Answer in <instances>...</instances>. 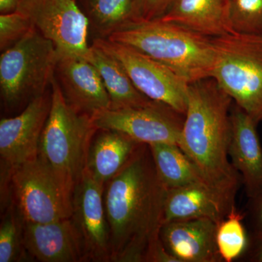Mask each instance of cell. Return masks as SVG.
Listing matches in <instances>:
<instances>
[{
	"label": "cell",
	"instance_id": "1",
	"mask_svg": "<svg viewBox=\"0 0 262 262\" xmlns=\"http://www.w3.org/2000/svg\"><path fill=\"white\" fill-rule=\"evenodd\" d=\"M168 189L160 180L148 144L104 186L110 231V261L151 262L160 244Z\"/></svg>",
	"mask_w": 262,
	"mask_h": 262
},
{
	"label": "cell",
	"instance_id": "2",
	"mask_svg": "<svg viewBox=\"0 0 262 262\" xmlns=\"http://www.w3.org/2000/svg\"><path fill=\"white\" fill-rule=\"evenodd\" d=\"M233 103L213 78L189 84L178 146L208 184L237 191L242 179L228 155Z\"/></svg>",
	"mask_w": 262,
	"mask_h": 262
},
{
	"label": "cell",
	"instance_id": "3",
	"mask_svg": "<svg viewBox=\"0 0 262 262\" xmlns=\"http://www.w3.org/2000/svg\"><path fill=\"white\" fill-rule=\"evenodd\" d=\"M107 39L151 57L189 84L211 78L215 61L213 38L182 26L161 19L129 20Z\"/></svg>",
	"mask_w": 262,
	"mask_h": 262
},
{
	"label": "cell",
	"instance_id": "4",
	"mask_svg": "<svg viewBox=\"0 0 262 262\" xmlns=\"http://www.w3.org/2000/svg\"><path fill=\"white\" fill-rule=\"evenodd\" d=\"M91 115L69 104L56 77L51 84V107L39 141L42 158L74 190L84 173L96 131Z\"/></svg>",
	"mask_w": 262,
	"mask_h": 262
},
{
	"label": "cell",
	"instance_id": "5",
	"mask_svg": "<svg viewBox=\"0 0 262 262\" xmlns=\"http://www.w3.org/2000/svg\"><path fill=\"white\" fill-rule=\"evenodd\" d=\"M59 53L33 28L0 56V91L4 106L15 110L47 92L56 77Z\"/></svg>",
	"mask_w": 262,
	"mask_h": 262
},
{
	"label": "cell",
	"instance_id": "6",
	"mask_svg": "<svg viewBox=\"0 0 262 262\" xmlns=\"http://www.w3.org/2000/svg\"><path fill=\"white\" fill-rule=\"evenodd\" d=\"M211 78L257 123L262 121V36L232 32L213 38Z\"/></svg>",
	"mask_w": 262,
	"mask_h": 262
},
{
	"label": "cell",
	"instance_id": "7",
	"mask_svg": "<svg viewBox=\"0 0 262 262\" xmlns=\"http://www.w3.org/2000/svg\"><path fill=\"white\" fill-rule=\"evenodd\" d=\"M16 208L24 221L45 224L71 218L72 189L37 156L9 171Z\"/></svg>",
	"mask_w": 262,
	"mask_h": 262
},
{
	"label": "cell",
	"instance_id": "8",
	"mask_svg": "<svg viewBox=\"0 0 262 262\" xmlns=\"http://www.w3.org/2000/svg\"><path fill=\"white\" fill-rule=\"evenodd\" d=\"M92 45L115 58L141 94L185 115L189 83L173 71L134 48L107 38L96 37Z\"/></svg>",
	"mask_w": 262,
	"mask_h": 262
},
{
	"label": "cell",
	"instance_id": "9",
	"mask_svg": "<svg viewBox=\"0 0 262 262\" xmlns=\"http://www.w3.org/2000/svg\"><path fill=\"white\" fill-rule=\"evenodd\" d=\"M61 54L87 59L89 20L77 0H22L18 10Z\"/></svg>",
	"mask_w": 262,
	"mask_h": 262
},
{
	"label": "cell",
	"instance_id": "10",
	"mask_svg": "<svg viewBox=\"0 0 262 262\" xmlns=\"http://www.w3.org/2000/svg\"><path fill=\"white\" fill-rule=\"evenodd\" d=\"M98 130H115L141 143L178 145L184 115L165 103L151 100L139 107L101 110L92 115Z\"/></svg>",
	"mask_w": 262,
	"mask_h": 262
},
{
	"label": "cell",
	"instance_id": "11",
	"mask_svg": "<svg viewBox=\"0 0 262 262\" xmlns=\"http://www.w3.org/2000/svg\"><path fill=\"white\" fill-rule=\"evenodd\" d=\"M104 185L84 170L74 188L72 218L83 244L86 259L110 261V231L104 200Z\"/></svg>",
	"mask_w": 262,
	"mask_h": 262
},
{
	"label": "cell",
	"instance_id": "12",
	"mask_svg": "<svg viewBox=\"0 0 262 262\" xmlns=\"http://www.w3.org/2000/svg\"><path fill=\"white\" fill-rule=\"evenodd\" d=\"M51 107V94L33 99L18 115L0 121V156L8 172L34 159Z\"/></svg>",
	"mask_w": 262,
	"mask_h": 262
},
{
	"label": "cell",
	"instance_id": "13",
	"mask_svg": "<svg viewBox=\"0 0 262 262\" xmlns=\"http://www.w3.org/2000/svg\"><path fill=\"white\" fill-rule=\"evenodd\" d=\"M55 76L67 102L80 113L92 116L111 107L102 78L89 60L59 53Z\"/></svg>",
	"mask_w": 262,
	"mask_h": 262
},
{
	"label": "cell",
	"instance_id": "14",
	"mask_svg": "<svg viewBox=\"0 0 262 262\" xmlns=\"http://www.w3.org/2000/svg\"><path fill=\"white\" fill-rule=\"evenodd\" d=\"M237 192L208 183L168 189L164 223L194 219H208L220 223L236 208Z\"/></svg>",
	"mask_w": 262,
	"mask_h": 262
},
{
	"label": "cell",
	"instance_id": "15",
	"mask_svg": "<svg viewBox=\"0 0 262 262\" xmlns=\"http://www.w3.org/2000/svg\"><path fill=\"white\" fill-rule=\"evenodd\" d=\"M23 238L26 251L37 261L87 260L82 238L72 218L45 224L24 221Z\"/></svg>",
	"mask_w": 262,
	"mask_h": 262
},
{
	"label": "cell",
	"instance_id": "16",
	"mask_svg": "<svg viewBox=\"0 0 262 262\" xmlns=\"http://www.w3.org/2000/svg\"><path fill=\"white\" fill-rule=\"evenodd\" d=\"M217 224L208 219L163 223L160 238L177 262H222L216 243Z\"/></svg>",
	"mask_w": 262,
	"mask_h": 262
},
{
	"label": "cell",
	"instance_id": "17",
	"mask_svg": "<svg viewBox=\"0 0 262 262\" xmlns=\"http://www.w3.org/2000/svg\"><path fill=\"white\" fill-rule=\"evenodd\" d=\"M228 155L241 175L248 198L262 189V146L254 120L233 103L231 108Z\"/></svg>",
	"mask_w": 262,
	"mask_h": 262
},
{
	"label": "cell",
	"instance_id": "18",
	"mask_svg": "<svg viewBox=\"0 0 262 262\" xmlns=\"http://www.w3.org/2000/svg\"><path fill=\"white\" fill-rule=\"evenodd\" d=\"M162 20L211 38L232 33L228 0H170Z\"/></svg>",
	"mask_w": 262,
	"mask_h": 262
},
{
	"label": "cell",
	"instance_id": "19",
	"mask_svg": "<svg viewBox=\"0 0 262 262\" xmlns=\"http://www.w3.org/2000/svg\"><path fill=\"white\" fill-rule=\"evenodd\" d=\"M93 139L85 170L103 185L128 163L143 144L115 130H100Z\"/></svg>",
	"mask_w": 262,
	"mask_h": 262
},
{
	"label": "cell",
	"instance_id": "20",
	"mask_svg": "<svg viewBox=\"0 0 262 262\" xmlns=\"http://www.w3.org/2000/svg\"><path fill=\"white\" fill-rule=\"evenodd\" d=\"M87 60L96 67L102 78L111 100L110 108L139 107L151 101L136 89L123 67L102 50L92 45Z\"/></svg>",
	"mask_w": 262,
	"mask_h": 262
},
{
	"label": "cell",
	"instance_id": "21",
	"mask_svg": "<svg viewBox=\"0 0 262 262\" xmlns=\"http://www.w3.org/2000/svg\"><path fill=\"white\" fill-rule=\"evenodd\" d=\"M149 146L157 173L167 189L208 183L177 144L158 143Z\"/></svg>",
	"mask_w": 262,
	"mask_h": 262
},
{
	"label": "cell",
	"instance_id": "22",
	"mask_svg": "<svg viewBox=\"0 0 262 262\" xmlns=\"http://www.w3.org/2000/svg\"><path fill=\"white\" fill-rule=\"evenodd\" d=\"M135 0H84L90 25L98 37L107 38L130 20Z\"/></svg>",
	"mask_w": 262,
	"mask_h": 262
},
{
	"label": "cell",
	"instance_id": "23",
	"mask_svg": "<svg viewBox=\"0 0 262 262\" xmlns=\"http://www.w3.org/2000/svg\"><path fill=\"white\" fill-rule=\"evenodd\" d=\"M246 213L234 208L225 219L217 224L215 243L222 261L241 259L247 250L249 234L244 225Z\"/></svg>",
	"mask_w": 262,
	"mask_h": 262
},
{
	"label": "cell",
	"instance_id": "24",
	"mask_svg": "<svg viewBox=\"0 0 262 262\" xmlns=\"http://www.w3.org/2000/svg\"><path fill=\"white\" fill-rule=\"evenodd\" d=\"M232 32L262 36V0H228Z\"/></svg>",
	"mask_w": 262,
	"mask_h": 262
},
{
	"label": "cell",
	"instance_id": "25",
	"mask_svg": "<svg viewBox=\"0 0 262 262\" xmlns=\"http://www.w3.org/2000/svg\"><path fill=\"white\" fill-rule=\"evenodd\" d=\"M23 227L20 213L15 214L13 210L8 211L0 227V262L21 261L25 256Z\"/></svg>",
	"mask_w": 262,
	"mask_h": 262
},
{
	"label": "cell",
	"instance_id": "26",
	"mask_svg": "<svg viewBox=\"0 0 262 262\" xmlns=\"http://www.w3.org/2000/svg\"><path fill=\"white\" fill-rule=\"evenodd\" d=\"M34 28L28 17L19 10L0 15V49L4 51Z\"/></svg>",
	"mask_w": 262,
	"mask_h": 262
},
{
	"label": "cell",
	"instance_id": "27",
	"mask_svg": "<svg viewBox=\"0 0 262 262\" xmlns=\"http://www.w3.org/2000/svg\"><path fill=\"white\" fill-rule=\"evenodd\" d=\"M170 0H135L130 20L143 21L163 16Z\"/></svg>",
	"mask_w": 262,
	"mask_h": 262
},
{
	"label": "cell",
	"instance_id": "28",
	"mask_svg": "<svg viewBox=\"0 0 262 262\" xmlns=\"http://www.w3.org/2000/svg\"><path fill=\"white\" fill-rule=\"evenodd\" d=\"M248 199L246 216L251 229L250 233H262V189Z\"/></svg>",
	"mask_w": 262,
	"mask_h": 262
},
{
	"label": "cell",
	"instance_id": "29",
	"mask_svg": "<svg viewBox=\"0 0 262 262\" xmlns=\"http://www.w3.org/2000/svg\"><path fill=\"white\" fill-rule=\"evenodd\" d=\"M249 244L241 258L245 261L262 262V233H249Z\"/></svg>",
	"mask_w": 262,
	"mask_h": 262
},
{
	"label": "cell",
	"instance_id": "30",
	"mask_svg": "<svg viewBox=\"0 0 262 262\" xmlns=\"http://www.w3.org/2000/svg\"><path fill=\"white\" fill-rule=\"evenodd\" d=\"M22 0H0V13H12L18 10Z\"/></svg>",
	"mask_w": 262,
	"mask_h": 262
}]
</instances>
